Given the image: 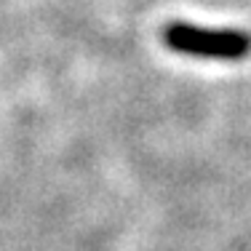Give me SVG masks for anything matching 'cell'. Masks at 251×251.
I'll list each match as a JSON object with an SVG mask.
<instances>
[{
    "label": "cell",
    "instance_id": "6da1fadb",
    "mask_svg": "<svg viewBox=\"0 0 251 251\" xmlns=\"http://www.w3.org/2000/svg\"><path fill=\"white\" fill-rule=\"evenodd\" d=\"M163 43L174 53L203 62H243L251 56V35L243 29H208L190 22H171L163 27Z\"/></svg>",
    "mask_w": 251,
    "mask_h": 251
}]
</instances>
